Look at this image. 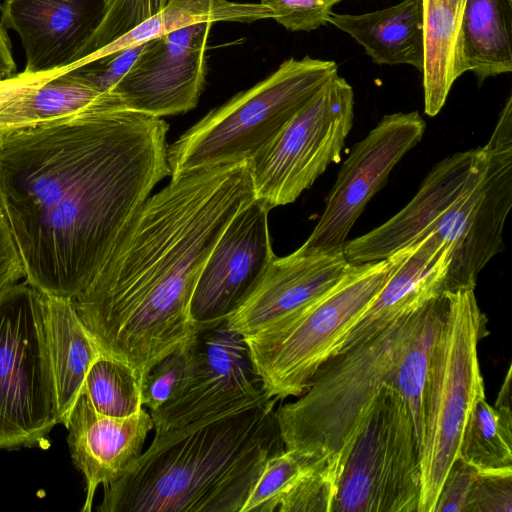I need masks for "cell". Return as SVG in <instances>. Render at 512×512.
<instances>
[{
	"instance_id": "8fae6325",
	"label": "cell",
	"mask_w": 512,
	"mask_h": 512,
	"mask_svg": "<svg viewBox=\"0 0 512 512\" xmlns=\"http://www.w3.org/2000/svg\"><path fill=\"white\" fill-rule=\"evenodd\" d=\"M484 147L482 170L431 231L450 249L446 292L475 288L479 273L504 249V224L512 206L511 95Z\"/></svg>"
},
{
	"instance_id": "277c9868",
	"label": "cell",
	"mask_w": 512,
	"mask_h": 512,
	"mask_svg": "<svg viewBox=\"0 0 512 512\" xmlns=\"http://www.w3.org/2000/svg\"><path fill=\"white\" fill-rule=\"evenodd\" d=\"M417 310L330 357L298 400L276 408L285 449L331 456L341 465L380 392L387 385L397 389L400 360Z\"/></svg>"
},
{
	"instance_id": "d4e9b609",
	"label": "cell",
	"mask_w": 512,
	"mask_h": 512,
	"mask_svg": "<svg viewBox=\"0 0 512 512\" xmlns=\"http://www.w3.org/2000/svg\"><path fill=\"white\" fill-rule=\"evenodd\" d=\"M268 18H272L271 11L260 3L230 0H168L157 14L76 63H85L122 49L139 46L156 37L197 23H251Z\"/></svg>"
},
{
	"instance_id": "ba28073f",
	"label": "cell",
	"mask_w": 512,
	"mask_h": 512,
	"mask_svg": "<svg viewBox=\"0 0 512 512\" xmlns=\"http://www.w3.org/2000/svg\"><path fill=\"white\" fill-rule=\"evenodd\" d=\"M420 437L406 399L387 385L343 455L331 512H418Z\"/></svg>"
},
{
	"instance_id": "52a82bcc",
	"label": "cell",
	"mask_w": 512,
	"mask_h": 512,
	"mask_svg": "<svg viewBox=\"0 0 512 512\" xmlns=\"http://www.w3.org/2000/svg\"><path fill=\"white\" fill-rule=\"evenodd\" d=\"M401 257L350 263L339 280L302 316L280 329L245 337L269 397H299L318 368L332 357L384 287Z\"/></svg>"
},
{
	"instance_id": "7402d4cb",
	"label": "cell",
	"mask_w": 512,
	"mask_h": 512,
	"mask_svg": "<svg viewBox=\"0 0 512 512\" xmlns=\"http://www.w3.org/2000/svg\"><path fill=\"white\" fill-rule=\"evenodd\" d=\"M43 308L56 414L63 424L102 353L72 299L43 294Z\"/></svg>"
},
{
	"instance_id": "1f68e13d",
	"label": "cell",
	"mask_w": 512,
	"mask_h": 512,
	"mask_svg": "<svg viewBox=\"0 0 512 512\" xmlns=\"http://www.w3.org/2000/svg\"><path fill=\"white\" fill-rule=\"evenodd\" d=\"M186 344L155 363L140 381L142 405L154 411L177 391L186 370Z\"/></svg>"
},
{
	"instance_id": "8d00e7d4",
	"label": "cell",
	"mask_w": 512,
	"mask_h": 512,
	"mask_svg": "<svg viewBox=\"0 0 512 512\" xmlns=\"http://www.w3.org/2000/svg\"><path fill=\"white\" fill-rule=\"evenodd\" d=\"M23 266L0 207V295L24 281Z\"/></svg>"
},
{
	"instance_id": "4fadbf2b",
	"label": "cell",
	"mask_w": 512,
	"mask_h": 512,
	"mask_svg": "<svg viewBox=\"0 0 512 512\" xmlns=\"http://www.w3.org/2000/svg\"><path fill=\"white\" fill-rule=\"evenodd\" d=\"M426 124L418 111L385 115L356 143L342 164L325 209L302 244L343 251L347 236L370 199L386 184L396 164L422 139Z\"/></svg>"
},
{
	"instance_id": "5b68a950",
	"label": "cell",
	"mask_w": 512,
	"mask_h": 512,
	"mask_svg": "<svg viewBox=\"0 0 512 512\" xmlns=\"http://www.w3.org/2000/svg\"><path fill=\"white\" fill-rule=\"evenodd\" d=\"M332 60L289 58L268 77L210 111L167 147L171 178L202 167L253 159L333 77Z\"/></svg>"
},
{
	"instance_id": "836d02e7",
	"label": "cell",
	"mask_w": 512,
	"mask_h": 512,
	"mask_svg": "<svg viewBox=\"0 0 512 512\" xmlns=\"http://www.w3.org/2000/svg\"><path fill=\"white\" fill-rule=\"evenodd\" d=\"M483 511H512V470H478L463 512Z\"/></svg>"
},
{
	"instance_id": "7a4b0ae2",
	"label": "cell",
	"mask_w": 512,
	"mask_h": 512,
	"mask_svg": "<svg viewBox=\"0 0 512 512\" xmlns=\"http://www.w3.org/2000/svg\"><path fill=\"white\" fill-rule=\"evenodd\" d=\"M255 199L251 159L171 178L134 212L75 308L102 354L141 381L197 331L190 304L232 219Z\"/></svg>"
},
{
	"instance_id": "ac0fdd59",
	"label": "cell",
	"mask_w": 512,
	"mask_h": 512,
	"mask_svg": "<svg viewBox=\"0 0 512 512\" xmlns=\"http://www.w3.org/2000/svg\"><path fill=\"white\" fill-rule=\"evenodd\" d=\"M63 425L73 465L85 480L81 511L90 512L97 488L123 476L142 454L153 421L143 408L125 417L100 414L80 394Z\"/></svg>"
},
{
	"instance_id": "44dd1931",
	"label": "cell",
	"mask_w": 512,
	"mask_h": 512,
	"mask_svg": "<svg viewBox=\"0 0 512 512\" xmlns=\"http://www.w3.org/2000/svg\"><path fill=\"white\" fill-rule=\"evenodd\" d=\"M108 92L67 68L16 72L0 79V133L78 111Z\"/></svg>"
},
{
	"instance_id": "f35d334b",
	"label": "cell",
	"mask_w": 512,
	"mask_h": 512,
	"mask_svg": "<svg viewBox=\"0 0 512 512\" xmlns=\"http://www.w3.org/2000/svg\"><path fill=\"white\" fill-rule=\"evenodd\" d=\"M108 0H104V2L106 3Z\"/></svg>"
},
{
	"instance_id": "30bf717a",
	"label": "cell",
	"mask_w": 512,
	"mask_h": 512,
	"mask_svg": "<svg viewBox=\"0 0 512 512\" xmlns=\"http://www.w3.org/2000/svg\"><path fill=\"white\" fill-rule=\"evenodd\" d=\"M353 119V88L336 75L251 159L255 198L269 210L293 203L340 161Z\"/></svg>"
},
{
	"instance_id": "f546056e",
	"label": "cell",
	"mask_w": 512,
	"mask_h": 512,
	"mask_svg": "<svg viewBox=\"0 0 512 512\" xmlns=\"http://www.w3.org/2000/svg\"><path fill=\"white\" fill-rule=\"evenodd\" d=\"M339 475V459L318 457L284 497L277 511L331 512Z\"/></svg>"
},
{
	"instance_id": "603a6c76",
	"label": "cell",
	"mask_w": 512,
	"mask_h": 512,
	"mask_svg": "<svg viewBox=\"0 0 512 512\" xmlns=\"http://www.w3.org/2000/svg\"><path fill=\"white\" fill-rule=\"evenodd\" d=\"M328 23L350 35L378 65L424 66L423 0H403L364 14L331 12Z\"/></svg>"
},
{
	"instance_id": "ffe728a7",
	"label": "cell",
	"mask_w": 512,
	"mask_h": 512,
	"mask_svg": "<svg viewBox=\"0 0 512 512\" xmlns=\"http://www.w3.org/2000/svg\"><path fill=\"white\" fill-rule=\"evenodd\" d=\"M400 251V260L384 287L345 335L335 354L367 341L446 292L450 249L443 241L428 233Z\"/></svg>"
},
{
	"instance_id": "74e56055",
	"label": "cell",
	"mask_w": 512,
	"mask_h": 512,
	"mask_svg": "<svg viewBox=\"0 0 512 512\" xmlns=\"http://www.w3.org/2000/svg\"><path fill=\"white\" fill-rule=\"evenodd\" d=\"M11 48L6 29L0 21V79L11 76L17 72V66Z\"/></svg>"
},
{
	"instance_id": "5bb4252c",
	"label": "cell",
	"mask_w": 512,
	"mask_h": 512,
	"mask_svg": "<svg viewBox=\"0 0 512 512\" xmlns=\"http://www.w3.org/2000/svg\"><path fill=\"white\" fill-rule=\"evenodd\" d=\"M212 25L193 24L144 43L113 90L125 107L159 118L193 109L205 84Z\"/></svg>"
},
{
	"instance_id": "cb8c5ba5",
	"label": "cell",
	"mask_w": 512,
	"mask_h": 512,
	"mask_svg": "<svg viewBox=\"0 0 512 512\" xmlns=\"http://www.w3.org/2000/svg\"><path fill=\"white\" fill-rule=\"evenodd\" d=\"M471 71L478 85L512 71V0H465L455 47L457 78Z\"/></svg>"
},
{
	"instance_id": "3957f363",
	"label": "cell",
	"mask_w": 512,
	"mask_h": 512,
	"mask_svg": "<svg viewBox=\"0 0 512 512\" xmlns=\"http://www.w3.org/2000/svg\"><path fill=\"white\" fill-rule=\"evenodd\" d=\"M246 408L155 433L148 449L103 487L99 512H241L267 460L283 451L276 404Z\"/></svg>"
},
{
	"instance_id": "f1b7e54d",
	"label": "cell",
	"mask_w": 512,
	"mask_h": 512,
	"mask_svg": "<svg viewBox=\"0 0 512 512\" xmlns=\"http://www.w3.org/2000/svg\"><path fill=\"white\" fill-rule=\"evenodd\" d=\"M320 456L284 449L271 456L241 512H274L301 475Z\"/></svg>"
},
{
	"instance_id": "d590c367",
	"label": "cell",
	"mask_w": 512,
	"mask_h": 512,
	"mask_svg": "<svg viewBox=\"0 0 512 512\" xmlns=\"http://www.w3.org/2000/svg\"><path fill=\"white\" fill-rule=\"evenodd\" d=\"M478 469L460 457L452 463L442 484L434 512H463Z\"/></svg>"
},
{
	"instance_id": "2e32d148",
	"label": "cell",
	"mask_w": 512,
	"mask_h": 512,
	"mask_svg": "<svg viewBox=\"0 0 512 512\" xmlns=\"http://www.w3.org/2000/svg\"><path fill=\"white\" fill-rule=\"evenodd\" d=\"M349 262L343 251L300 246L275 256L266 272L225 319L244 338L261 329H279L307 312L342 276Z\"/></svg>"
},
{
	"instance_id": "4316f807",
	"label": "cell",
	"mask_w": 512,
	"mask_h": 512,
	"mask_svg": "<svg viewBox=\"0 0 512 512\" xmlns=\"http://www.w3.org/2000/svg\"><path fill=\"white\" fill-rule=\"evenodd\" d=\"M458 456L480 471L512 470L511 367L495 407L485 396L472 405L460 439Z\"/></svg>"
},
{
	"instance_id": "6da1fadb",
	"label": "cell",
	"mask_w": 512,
	"mask_h": 512,
	"mask_svg": "<svg viewBox=\"0 0 512 512\" xmlns=\"http://www.w3.org/2000/svg\"><path fill=\"white\" fill-rule=\"evenodd\" d=\"M168 129L110 91L0 133V207L28 285L72 300L87 289L131 216L170 175Z\"/></svg>"
},
{
	"instance_id": "d6986e66",
	"label": "cell",
	"mask_w": 512,
	"mask_h": 512,
	"mask_svg": "<svg viewBox=\"0 0 512 512\" xmlns=\"http://www.w3.org/2000/svg\"><path fill=\"white\" fill-rule=\"evenodd\" d=\"M104 0H3L0 21L25 52L24 71L66 68L100 23Z\"/></svg>"
},
{
	"instance_id": "4dcf8cb0",
	"label": "cell",
	"mask_w": 512,
	"mask_h": 512,
	"mask_svg": "<svg viewBox=\"0 0 512 512\" xmlns=\"http://www.w3.org/2000/svg\"><path fill=\"white\" fill-rule=\"evenodd\" d=\"M168 0H108L102 19L73 59L76 63L157 14ZM70 66V65H69Z\"/></svg>"
},
{
	"instance_id": "8992f818",
	"label": "cell",
	"mask_w": 512,
	"mask_h": 512,
	"mask_svg": "<svg viewBox=\"0 0 512 512\" xmlns=\"http://www.w3.org/2000/svg\"><path fill=\"white\" fill-rule=\"evenodd\" d=\"M447 310L433 348L421 406V496L418 512H434L444 479L457 459L473 403L484 394L477 347L487 318L474 288L446 292Z\"/></svg>"
},
{
	"instance_id": "484cf974",
	"label": "cell",
	"mask_w": 512,
	"mask_h": 512,
	"mask_svg": "<svg viewBox=\"0 0 512 512\" xmlns=\"http://www.w3.org/2000/svg\"><path fill=\"white\" fill-rule=\"evenodd\" d=\"M465 0H423L424 110L436 116L444 106L455 74V47Z\"/></svg>"
},
{
	"instance_id": "e575fe53",
	"label": "cell",
	"mask_w": 512,
	"mask_h": 512,
	"mask_svg": "<svg viewBox=\"0 0 512 512\" xmlns=\"http://www.w3.org/2000/svg\"><path fill=\"white\" fill-rule=\"evenodd\" d=\"M143 45L122 49L85 63L66 67L102 91H113L141 52Z\"/></svg>"
},
{
	"instance_id": "9c48e42d",
	"label": "cell",
	"mask_w": 512,
	"mask_h": 512,
	"mask_svg": "<svg viewBox=\"0 0 512 512\" xmlns=\"http://www.w3.org/2000/svg\"><path fill=\"white\" fill-rule=\"evenodd\" d=\"M57 424L43 294L22 281L0 295V449L42 445Z\"/></svg>"
},
{
	"instance_id": "d6a6232c",
	"label": "cell",
	"mask_w": 512,
	"mask_h": 512,
	"mask_svg": "<svg viewBox=\"0 0 512 512\" xmlns=\"http://www.w3.org/2000/svg\"><path fill=\"white\" fill-rule=\"evenodd\" d=\"M342 0H260L272 18L292 32H309L328 23L335 4Z\"/></svg>"
},
{
	"instance_id": "e0dca14e",
	"label": "cell",
	"mask_w": 512,
	"mask_h": 512,
	"mask_svg": "<svg viewBox=\"0 0 512 512\" xmlns=\"http://www.w3.org/2000/svg\"><path fill=\"white\" fill-rule=\"evenodd\" d=\"M484 146L454 153L438 162L416 195L398 213L368 233L346 241L343 253L350 263L386 259L409 243L431 233L436 222L482 170Z\"/></svg>"
},
{
	"instance_id": "9a60e30c",
	"label": "cell",
	"mask_w": 512,
	"mask_h": 512,
	"mask_svg": "<svg viewBox=\"0 0 512 512\" xmlns=\"http://www.w3.org/2000/svg\"><path fill=\"white\" fill-rule=\"evenodd\" d=\"M269 209L254 199L229 223L197 281L190 314L197 327L224 321L259 283L276 256Z\"/></svg>"
},
{
	"instance_id": "83f0119b",
	"label": "cell",
	"mask_w": 512,
	"mask_h": 512,
	"mask_svg": "<svg viewBox=\"0 0 512 512\" xmlns=\"http://www.w3.org/2000/svg\"><path fill=\"white\" fill-rule=\"evenodd\" d=\"M100 414L125 417L143 408L140 381L123 362L101 354L90 367L81 393Z\"/></svg>"
},
{
	"instance_id": "7c38bea8",
	"label": "cell",
	"mask_w": 512,
	"mask_h": 512,
	"mask_svg": "<svg viewBox=\"0 0 512 512\" xmlns=\"http://www.w3.org/2000/svg\"><path fill=\"white\" fill-rule=\"evenodd\" d=\"M175 394L150 411L155 433L254 405L267 397L244 337L225 320L197 327Z\"/></svg>"
}]
</instances>
